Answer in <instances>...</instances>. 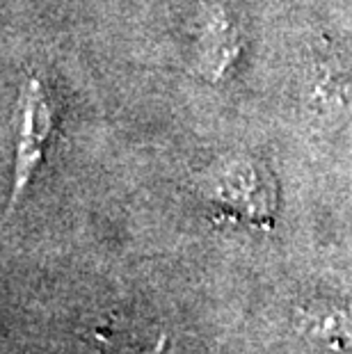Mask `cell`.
<instances>
[{
    "instance_id": "3",
    "label": "cell",
    "mask_w": 352,
    "mask_h": 354,
    "mask_svg": "<svg viewBox=\"0 0 352 354\" xmlns=\"http://www.w3.org/2000/svg\"><path fill=\"white\" fill-rule=\"evenodd\" d=\"M299 329L323 354H352V306L318 302L299 311Z\"/></svg>"
},
{
    "instance_id": "1",
    "label": "cell",
    "mask_w": 352,
    "mask_h": 354,
    "mask_svg": "<svg viewBox=\"0 0 352 354\" xmlns=\"http://www.w3.org/2000/svg\"><path fill=\"white\" fill-rule=\"evenodd\" d=\"M213 201L227 220H245L261 227L272 220L275 194H270L263 178L252 167L229 169Z\"/></svg>"
},
{
    "instance_id": "2",
    "label": "cell",
    "mask_w": 352,
    "mask_h": 354,
    "mask_svg": "<svg viewBox=\"0 0 352 354\" xmlns=\"http://www.w3.org/2000/svg\"><path fill=\"white\" fill-rule=\"evenodd\" d=\"M48 133H50L48 105L41 96L39 82L30 80L24 89V128H21V138H19L12 201L19 199L21 190L26 187V180L30 178L37 165H39L44 156V142L48 140Z\"/></svg>"
}]
</instances>
